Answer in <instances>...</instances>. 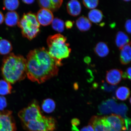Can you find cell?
<instances>
[{
  "label": "cell",
  "instance_id": "6da1fadb",
  "mask_svg": "<svg viewBox=\"0 0 131 131\" xmlns=\"http://www.w3.org/2000/svg\"><path fill=\"white\" fill-rule=\"evenodd\" d=\"M26 75L31 81L40 84L58 74L59 63L44 47L29 52L27 56Z\"/></svg>",
  "mask_w": 131,
  "mask_h": 131
},
{
  "label": "cell",
  "instance_id": "7a4b0ae2",
  "mask_svg": "<svg viewBox=\"0 0 131 131\" xmlns=\"http://www.w3.org/2000/svg\"><path fill=\"white\" fill-rule=\"evenodd\" d=\"M27 60L23 56L11 53L3 60L2 74L4 80L11 84L23 80L26 77Z\"/></svg>",
  "mask_w": 131,
  "mask_h": 131
},
{
  "label": "cell",
  "instance_id": "3957f363",
  "mask_svg": "<svg viewBox=\"0 0 131 131\" xmlns=\"http://www.w3.org/2000/svg\"><path fill=\"white\" fill-rule=\"evenodd\" d=\"M67 38L60 34L49 36L47 40L48 51L52 58L59 63L68 58L71 52L69 43L67 42Z\"/></svg>",
  "mask_w": 131,
  "mask_h": 131
},
{
  "label": "cell",
  "instance_id": "277c9868",
  "mask_svg": "<svg viewBox=\"0 0 131 131\" xmlns=\"http://www.w3.org/2000/svg\"><path fill=\"white\" fill-rule=\"evenodd\" d=\"M18 24L23 36L29 40L36 37L40 32V24L36 16L33 13L24 14Z\"/></svg>",
  "mask_w": 131,
  "mask_h": 131
},
{
  "label": "cell",
  "instance_id": "5b68a950",
  "mask_svg": "<svg viewBox=\"0 0 131 131\" xmlns=\"http://www.w3.org/2000/svg\"><path fill=\"white\" fill-rule=\"evenodd\" d=\"M18 116L22 125L29 122L40 120L44 117L38 103L35 101L31 103L27 107L19 111Z\"/></svg>",
  "mask_w": 131,
  "mask_h": 131
},
{
  "label": "cell",
  "instance_id": "8992f818",
  "mask_svg": "<svg viewBox=\"0 0 131 131\" xmlns=\"http://www.w3.org/2000/svg\"><path fill=\"white\" fill-rule=\"evenodd\" d=\"M56 125V121L53 117L44 116L40 120L28 123L23 126L29 131H54Z\"/></svg>",
  "mask_w": 131,
  "mask_h": 131
},
{
  "label": "cell",
  "instance_id": "52a82bcc",
  "mask_svg": "<svg viewBox=\"0 0 131 131\" xmlns=\"http://www.w3.org/2000/svg\"><path fill=\"white\" fill-rule=\"evenodd\" d=\"M102 119L104 131H124L127 129L125 120L118 115L102 117Z\"/></svg>",
  "mask_w": 131,
  "mask_h": 131
},
{
  "label": "cell",
  "instance_id": "ba28073f",
  "mask_svg": "<svg viewBox=\"0 0 131 131\" xmlns=\"http://www.w3.org/2000/svg\"><path fill=\"white\" fill-rule=\"evenodd\" d=\"M16 124L12 111L0 112V131H16Z\"/></svg>",
  "mask_w": 131,
  "mask_h": 131
},
{
  "label": "cell",
  "instance_id": "9c48e42d",
  "mask_svg": "<svg viewBox=\"0 0 131 131\" xmlns=\"http://www.w3.org/2000/svg\"><path fill=\"white\" fill-rule=\"evenodd\" d=\"M36 16L39 23L44 26L51 24L54 18L51 11L43 8L38 11Z\"/></svg>",
  "mask_w": 131,
  "mask_h": 131
},
{
  "label": "cell",
  "instance_id": "30bf717a",
  "mask_svg": "<svg viewBox=\"0 0 131 131\" xmlns=\"http://www.w3.org/2000/svg\"><path fill=\"white\" fill-rule=\"evenodd\" d=\"M123 72L122 70L114 69L106 72V80L109 84L117 85L122 81Z\"/></svg>",
  "mask_w": 131,
  "mask_h": 131
},
{
  "label": "cell",
  "instance_id": "8fae6325",
  "mask_svg": "<svg viewBox=\"0 0 131 131\" xmlns=\"http://www.w3.org/2000/svg\"><path fill=\"white\" fill-rule=\"evenodd\" d=\"M63 1L62 0H40L38 1L40 7L46 9L52 12H55L61 7Z\"/></svg>",
  "mask_w": 131,
  "mask_h": 131
},
{
  "label": "cell",
  "instance_id": "7c38bea8",
  "mask_svg": "<svg viewBox=\"0 0 131 131\" xmlns=\"http://www.w3.org/2000/svg\"><path fill=\"white\" fill-rule=\"evenodd\" d=\"M120 60L123 65L128 64L131 61V49L130 42L121 49Z\"/></svg>",
  "mask_w": 131,
  "mask_h": 131
},
{
  "label": "cell",
  "instance_id": "4fadbf2b",
  "mask_svg": "<svg viewBox=\"0 0 131 131\" xmlns=\"http://www.w3.org/2000/svg\"><path fill=\"white\" fill-rule=\"evenodd\" d=\"M67 10L70 15L76 16L81 13V4L77 0H72L67 4Z\"/></svg>",
  "mask_w": 131,
  "mask_h": 131
},
{
  "label": "cell",
  "instance_id": "5bb4252c",
  "mask_svg": "<svg viewBox=\"0 0 131 131\" xmlns=\"http://www.w3.org/2000/svg\"><path fill=\"white\" fill-rule=\"evenodd\" d=\"M4 20L6 25L14 27L18 24L19 21L18 14L15 11H9L6 14Z\"/></svg>",
  "mask_w": 131,
  "mask_h": 131
},
{
  "label": "cell",
  "instance_id": "9a60e30c",
  "mask_svg": "<svg viewBox=\"0 0 131 131\" xmlns=\"http://www.w3.org/2000/svg\"><path fill=\"white\" fill-rule=\"evenodd\" d=\"M77 27L82 32L86 31L91 28L92 24L89 19L82 16L79 18L76 22Z\"/></svg>",
  "mask_w": 131,
  "mask_h": 131
},
{
  "label": "cell",
  "instance_id": "2e32d148",
  "mask_svg": "<svg viewBox=\"0 0 131 131\" xmlns=\"http://www.w3.org/2000/svg\"><path fill=\"white\" fill-rule=\"evenodd\" d=\"M130 42L129 38L126 34L122 31H119L116 34L115 43L119 49Z\"/></svg>",
  "mask_w": 131,
  "mask_h": 131
},
{
  "label": "cell",
  "instance_id": "e0dca14e",
  "mask_svg": "<svg viewBox=\"0 0 131 131\" xmlns=\"http://www.w3.org/2000/svg\"><path fill=\"white\" fill-rule=\"evenodd\" d=\"M94 52L98 56L101 57H105L108 55L109 50L105 42H98L94 49Z\"/></svg>",
  "mask_w": 131,
  "mask_h": 131
},
{
  "label": "cell",
  "instance_id": "ac0fdd59",
  "mask_svg": "<svg viewBox=\"0 0 131 131\" xmlns=\"http://www.w3.org/2000/svg\"><path fill=\"white\" fill-rule=\"evenodd\" d=\"M89 124L92 126L94 131H104L102 117L93 116L90 119Z\"/></svg>",
  "mask_w": 131,
  "mask_h": 131
},
{
  "label": "cell",
  "instance_id": "d6986e66",
  "mask_svg": "<svg viewBox=\"0 0 131 131\" xmlns=\"http://www.w3.org/2000/svg\"><path fill=\"white\" fill-rule=\"evenodd\" d=\"M88 19L91 22L97 24L102 20L103 15L102 11L98 9L90 11L88 14Z\"/></svg>",
  "mask_w": 131,
  "mask_h": 131
},
{
  "label": "cell",
  "instance_id": "ffe728a7",
  "mask_svg": "<svg viewBox=\"0 0 131 131\" xmlns=\"http://www.w3.org/2000/svg\"><path fill=\"white\" fill-rule=\"evenodd\" d=\"M12 49L10 42L6 39H0V54L7 55L10 53Z\"/></svg>",
  "mask_w": 131,
  "mask_h": 131
},
{
  "label": "cell",
  "instance_id": "44dd1931",
  "mask_svg": "<svg viewBox=\"0 0 131 131\" xmlns=\"http://www.w3.org/2000/svg\"><path fill=\"white\" fill-rule=\"evenodd\" d=\"M130 91L129 88L125 86L119 87L117 90L116 95L117 99L119 100L124 101L129 97Z\"/></svg>",
  "mask_w": 131,
  "mask_h": 131
},
{
  "label": "cell",
  "instance_id": "7402d4cb",
  "mask_svg": "<svg viewBox=\"0 0 131 131\" xmlns=\"http://www.w3.org/2000/svg\"><path fill=\"white\" fill-rule=\"evenodd\" d=\"M41 106L42 110L44 112L50 113L55 110L56 104L53 100L48 98L44 100L42 103Z\"/></svg>",
  "mask_w": 131,
  "mask_h": 131
},
{
  "label": "cell",
  "instance_id": "603a6c76",
  "mask_svg": "<svg viewBox=\"0 0 131 131\" xmlns=\"http://www.w3.org/2000/svg\"><path fill=\"white\" fill-rule=\"evenodd\" d=\"M12 89L10 83L5 80H0V95L3 96L10 94Z\"/></svg>",
  "mask_w": 131,
  "mask_h": 131
},
{
  "label": "cell",
  "instance_id": "cb8c5ba5",
  "mask_svg": "<svg viewBox=\"0 0 131 131\" xmlns=\"http://www.w3.org/2000/svg\"><path fill=\"white\" fill-rule=\"evenodd\" d=\"M5 9L10 11H13L18 7L19 2L18 0H6L3 2Z\"/></svg>",
  "mask_w": 131,
  "mask_h": 131
},
{
  "label": "cell",
  "instance_id": "d4e9b609",
  "mask_svg": "<svg viewBox=\"0 0 131 131\" xmlns=\"http://www.w3.org/2000/svg\"><path fill=\"white\" fill-rule=\"evenodd\" d=\"M51 24L53 28L57 31L61 32L64 30V22L61 19L56 18L53 19Z\"/></svg>",
  "mask_w": 131,
  "mask_h": 131
},
{
  "label": "cell",
  "instance_id": "484cf974",
  "mask_svg": "<svg viewBox=\"0 0 131 131\" xmlns=\"http://www.w3.org/2000/svg\"><path fill=\"white\" fill-rule=\"evenodd\" d=\"M83 4L88 9H94L96 8L99 4V1L98 0H84L83 1Z\"/></svg>",
  "mask_w": 131,
  "mask_h": 131
},
{
  "label": "cell",
  "instance_id": "4316f807",
  "mask_svg": "<svg viewBox=\"0 0 131 131\" xmlns=\"http://www.w3.org/2000/svg\"><path fill=\"white\" fill-rule=\"evenodd\" d=\"M72 126V129L73 131H94L92 127L89 124L87 126L83 127L80 130H79L76 126Z\"/></svg>",
  "mask_w": 131,
  "mask_h": 131
},
{
  "label": "cell",
  "instance_id": "83f0119b",
  "mask_svg": "<svg viewBox=\"0 0 131 131\" xmlns=\"http://www.w3.org/2000/svg\"><path fill=\"white\" fill-rule=\"evenodd\" d=\"M7 105V101L4 96H0V110L2 111Z\"/></svg>",
  "mask_w": 131,
  "mask_h": 131
},
{
  "label": "cell",
  "instance_id": "f1b7e54d",
  "mask_svg": "<svg viewBox=\"0 0 131 131\" xmlns=\"http://www.w3.org/2000/svg\"><path fill=\"white\" fill-rule=\"evenodd\" d=\"M122 78L124 79H128L131 80V68L129 67L127 69L126 71L124 73H123Z\"/></svg>",
  "mask_w": 131,
  "mask_h": 131
},
{
  "label": "cell",
  "instance_id": "f546056e",
  "mask_svg": "<svg viewBox=\"0 0 131 131\" xmlns=\"http://www.w3.org/2000/svg\"><path fill=\"white\" fill-rule=\"evenodd\" d=\"M125 28L127 32L129 34H131V20L128 19L125 23Z\"/></svg>",
  "mask_w": 131,
  "mask_h": 131
},
{
  "label": "cell",
  "instance_id": "4dcf8cb0",
  "mask_svg": "<svg viewBox=\"0 0 131 131\" xmlns=\"http://www.w3.org/2000/svg\"><path fill=\"white\" fill-rule=\"evenodd\" d=\"M73 22L69 20L67 21L65 23L66 27L68 29L71 28L73 27Z\"/></svg>",
  "mask_w": 131,
  "mask_h": 131
},
{
  "label": "cell",
  "instance_id": "1f68e13d",
  "mask_svg": "<svg viewBox=\"0 0 131 131\" xmlns=\"http://www.w3.org/2000/svg\"><path fill=\"white\" fill-rule=\"evenodd\" d=\"M72 126H77L79 125L80 124V121L79 119L77 118H74L72 119L71 121Z\"/></svg>",
  "mask_w": 131,
  "mask_h": 131
},
{
  "label": "cell",
  "instance_id": "d6a6232c",
  "mask_svg": "<svg viewBox=\"0 0 131 131\" xmlns=\"http://www.w3.org/2000/svg\"><path fill=\"white\" fill-rule=\"evenodd\" d=\"M4 17L2 12L0 11V25L1 24L4 22Z\"/></svg>",
  "mask_w": 131,
  "mask_h": 131
},
{
  "label": "cell",
  "instance_id": "836d02e7",
  "mask_svg": "<svg viewBox=\"0 0 131 131\" xmlns=\"http://www.w3.org/2000/svg\"><path fill=\"white\" fill-rule=\"evenodd\" d=\"M23 3L27 4H32L34 2L33 0H29V1H27V0H23L22 1Z\"/></svg>",
  "mask_w": 131,
  "mask_h": 131
},
{
  "label": "cell",
  "instance_id": "e575fe53",
  "mask_svg": "<svg viewBox=\"0 0 131 131\" xmlns=\"http://www.w3.org/2000/svg\"><path fill=\"white\" fill-rule=\"evenodd\" d=\"M85 62H86V63H89L90 62V58L89 57H86L85 58V59L84 60Z\"/></svg>",
  "mask_w": 131,
  "mask_h": 131
},
{
  "label": "cell",
  "instance_id": "d590c367",
  "mask_svg": "<svg viewBox=\"0 0 131 131\" xmlns=\"http://www.w3.org/2000/svg\"><path fill=\"white\" fill-rule=\"evenodd\" d=\"M129 100H129V101H130V103H131V98L130 97V99H129Z\"/></svg>",
  "mask_w": 131,
  "mask_h": 131
},
{
  "label": "cell",
  "instance_id": "8d00e7d4",
  "mask_svg": "<svg viewBox=\"0 0 131 131\" xmlns=\"http://www.w3.org/2000/svg\"><path fill=\"white\" fill-rule=\"evenodd\" d=\"M124 1L125 2H129L130 1Z\"/></svg>",
  "mask_w": 131,
  "mask_h": 131
}]
</instances>
